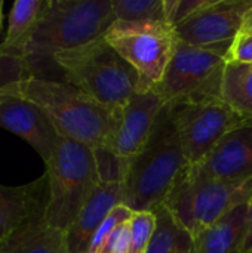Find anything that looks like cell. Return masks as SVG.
Listing matches in <instances>:
<instances>
[{
	"label": "cell",
	"mask_w": 252,
	"mask_h": 253,
	"mask_svg": "<svg viewBox=\"0 0 252 253\" xmlns=\"http://www.w3.org/2000/svg\"><path fill=\"white\" fill-rule=\"evenodd\" d=\"M114 21L111 0H48L27 39L0 56L16 59L27 77H39L45 65H55L56 53L95 42Z\"/></svg>",
	"instance_id": "6da1fadb"
},
{
	"label": "cell",
	"mask_w": 252,
	"mask_h": 253,
	"mask_svg": "<svg viewBox=\"0 0 252 253\" xmlns=\"http://www.w3.org/2000/svg\"><path fill=\"white\" fill-rule=\"evenodd\" d=\"M189 168L171 110L165 105L147 144L126 168L123 205L132 212L153 211L166 202Z\"/></svg>",
	"instance_id": "7a4b0ae2"
},
{
	"label": "cell",
	"mask_w": 252,
	"mask_h": 253,
	"mask_svg": "<svg viewBox=\"0 0 252 253\" xmlns=\"http://www.w3.org/2000/svg\"><path fill=\"white\" fill-rule=\"evenodd\" d=\"M18 93L37 105L59 136L104 151L114 127V113L73 84L46 77H24L16 82Z\"/></svg>",
	"instance_id": "3957f363"
},
{
	"label": "cell",
	"mask_w": 252,
	"mask_h": 253,
	"mask_svg": "<svg viewBox=\"0 0 252 253\" xmlns=\"http://www.w3.org/2000/svg\"><path fill=\"white\" fill-rule=\"evenodd\" d=\"M67 83L101 105L117 111L140 89L135 70L105 42L104 36L53 56Z\"/></svg>",
	"instance_id": "277c9868"
},
{
	"label": "cell",
	"mask_w": 252,
	"mask_h": 253,
	"mask_svg": "<svg viewBox=\"0 0 252 253\" xmlns=\"http://www.w3.org/2000/svg\"><path fill=\"white\" fill-rule=\"evenodd\" d=\"M45 173L49 190L45 221L67 231L101 182L97 153L80 142L59 136Z\"/></svg>",
	"instance_id": "5b68a950"
},
{
	"label": "cell",
	"mask_w": 252,
	"mask_h": 253,
	"mask_svg": "<svg viewBox=\"0 0 252 253\" xmlns=\"http://www.w3.org/2000/svg\"><path fill=\"white\" fill-rule=\"evenodd\" d=\"M251 199L252 178L214 179L189 168L163 205L193 237H198L226 213Z\"/></svg>",
	"instance_id": "8992f818"
},
{
	"label": "cell",
	"mask_w": 252,
	"mask_h": 253,
	"mask_svg": "<svg viewBox=\"0 0 252 253\" xmlns=\"http://www.w3.org/2000/svg\"><path fill=\"white\" fill-rule=\"evenodd\" d=\"M104 39L135 70L138 90L162 82L178 44L175 28L166 21H114Z\"/></svg>",
	"instance_id": "52a82bcc"
},
{
	"label": "cell",
	"mask_w": 252,
	"mask_h": 253,
	"mask_svg": "<svg viewBox=\"0 0 252 253\" xmlns=\"http://www.w3.org/2000/svg\"><path fill=\"white\" fill-rule=\"evenodd\" d=\"M232 43L201 47L178 42L163 79L156 86L165 105L221 98L223 71Z\"/></svg>",
	"instance_id": "ba28073f"
},
{
	"label": "cell",
	"mask_w": 252,
	"mask_h": 253,
	"mask_svg": "<svg viewBox=\"0 0 252 253\" xmlns=\"http://www.w3.org/2000/svg\"><path fill=\"white\" fill-rule=\"evenodd\" d=\"M166 107L171 110L190 166L202 163L229 132L250 120L230 108L223 98L186 101Z\"/></svg>",
	"instance_id": "9c48e42d"
},
{
	"label": "cell",
	"mask_w": 252,
	"mask_h": 253,
	"mask_svg": "<svg viewBox=\"0 0 252 253\" xmlns=\"http://www.w3.org/2000/svg\"><path fill=\"white\" fill-rule=\"evenodd\" d=\"M165 102L156 87L137 90L132 98L114 113V127L105 153L117 159L126 173L128 165L143 150L153 133Z\"/></svg>",
	"instance_id": "30bf717a"
},
{
	"label": "cell",
	"mask_w": 252,
	"mask_h": 253,
	"mask_svg": "<svg viewBox=\"0 0 252 253\" xmlns=\"http://www.w3.org/2000/svg\"><path fill=\"white\" fill-rule=\"evenodd\" d=\"M0 127L33 147L45 166L50 162L59 141V133L37 105L18 93L16 82L0 87Z\"/></svg>",
	"instance_id": "8fae6325"
},
{
	"label": "cell",
	"mask_w": 252,
	"mask_h": 253,
	"mask_svg": "<svg viewBox=\"0 0 252 253\" xmlns=\"http://www.w3.org/2000/svg\"><path fill=\"white\" fill-rule=\"evenodd\" d=\"M251 4L252 0H209L205 7L174 27L178 42L201 47L232 43Z\"/></svg>",
	"instance_id": "7c38bea8"
},
{
	"label": "cell",
	"mask_w": 252,
	"mask_h": 253,
	"mask_svg": "<svg viewBox=\"0 0 252 253\" xmlns=\"http://www.w3.org/2000/svg\"><path fill=\"white\" fill-rule=\"evenodd\" d=\"M190 168L214 179L252 178V119L229 132L202 163Z\"/></svg>",
	"instance_id": "4fadbf2b"
},
{
	"label": "cell",
	"mask_w": 252,
	"mask_h": 253,
	"mask_svg": "<svg viewBox=\"0 0 252 253\" xmlns=\"http://www.w3.org/2000/svg\"><path fill=\"white\" fill-rule=\"evenodd\" d=\"M48 196L46 173L24 185L0 184V242L31 219L43 216Z\"/></svg>",
	"instance_id": "5bb4252c"
},
{
	"label": "cell",
	"mask_w": 252,
	"mask_h": 253,
	"mask_svg": "<svg viewBox=\"0 0 252 253\" xmlns=\"http://www.w3.org/2000/svg\"><path fill=\"white\" fill-rule=\"evenodd\" d=\"M119 205H123V184L119 181H101L65 231L70 253L88 252L94 234Z\"/></svg>",
	"instance_id": "9a60e30c"
},
{
	"label": "cell",
	"mask_w": 252,
	"mask_h": 253,
	"mask_svg": "<svg viewBox=\"0 0 252 253\" xmlns=\"http://www.w3.org/2000/svg\"><path fill=\"white\" fill-rule=\"evenodd\" d=\"M250 228V202L226 213L195 237V253H244Z\"/></svg>",
	"instance_id": "2e32d148"
},
{
	"label": "cell",
	"mask_w": 252,
	"mask_h": 253,
	"mask_svg": "<svg viewBox=\"0 0 252 253\" xmlns=\"http://www.w3.org/2000/svg\"><path fill=\"white\" fill-rule=\"evenodd\" d=\"M0 253H70V249L67 233L49 225L43 215L1 240Z\"/></svg>",
	"instance_id": "e0dca14e"
},
{
	"label": "cell",
	"mask_w": 252,
	"mask_h": 253,
	"mask_svg": "<svg viewBox=\"0 0 252 253\" xmlns=\"http://www.w3.org/2000/svg\"><path fill=\"white\" fill-rule=\"evenodd\" d=\"M156 227L147 253H195V237L165 206L153 209Z\"/></svg>",
	"instance_id": "ac0fdd59"
},
{
	"label": "cell",
	"mask_w": 252,
	"mask_h": 253,
	"mask_svg": "<svg viewBox=\"0 0 252 253\" xmlns=\"http://www.w3.org/2000/svg\"><path fill=\"white\" fill-rule=\"evenodd\" d=\"M221 98L236 113L252 119V64L226 62Z\"/></svg>",
	"instance_id": "d6986e66"
},
{
	"label": "cell",
	"mask_w": 252,
	"mask_h": 253,
	"mask_svg": "<svg viewBox=\"0 0 252 253\" xmlns=\"http://www.w3.org/2000/svg\"><path fill=\"white\" fill-rule=\"evenodd\" d=\"M46 3L48 0H15L9 12L4 40L0 43V55H7L27 39Z\"/></svg>",
	"instance_id": "ffe728a7"
},
{
	"label": "cell",
	"mask_w": 252,
	"mask_h": 253,
	"mask_svg": "<svg viewBox=\"0 0 252 253\" xmlns=\"http://www.w3.org/2000/svg\"><path fill=\"white\" fill-rule=\"evenodd\" d=\"M116 21H166L165 0H111Z\"/></svg>",
	"instance_id": "44dd1931"
},
{
	"label": "cell",
	"mask_w": 252,
	"mask_h": 253,
	"mask_svg": "<svg viewBox=\"0 0 252 253\" xmlns=\"http://www.w3.org/2000/svg\"><path fill=\"white\" fill-rule=\"evenodd\" d=\"M154 227H156V216L153 211L134 212L131 219L129 253H147Z\"/></svg>",
	"instance_id": "7402d4cb"
},
{
	"label": "cell",
	"mask_w": 252,
	"mask_h": 253,
	"mask_svg": "<svg viewBox=\"0 0 252 253\" xmlns=\"http://www.w3.org/2000/svg\"><path fill=\"white\" fill-rule=\"evenodd\" d=\"M134 212L131 209H128L125 205H119L116 206L110 215L105 218V221L100 225V228L97 230V233L94 234L91 243H89V248H88V252L86 253H102L104 252V248L110 239V236L113 234V231L123 222L126 221H131Z\"/></svg>",
	"instance_id": "603a6c76"
},
{
	"label": "cell",
	"mask_w": 252,
	"mask_h": 253,
	"mask_svg": "<svg viewBox=\"0 0 252 253\" xmlns=\"http://www.w3.org/2000/svg\"><path fill=\"white\" fill-rule=\"evenodd\" d=\"M129 249H131V221H126L113 231L102 253H129Z\"/></svg>",
	"instance_id": "cb8c5ba5"
},
{
	"label": "cell",
	"mask_w": 252,
	"mask_h": 253,
	"mask_svg": "<svg viewBox=\"0 0 252 253\" xmlns=\"http://www.w3.org/2000/svg\"><path fill=\"white\" fill-rule=\"evenodd\" d=\"M227 62H245L252 64V34H238L227 52Z\"/></svg>",
	"instance_id": "d4e9b609"
},
{
	"label": "cell",
	"mask_w": 252,
	"mask_h": 253,
	"mask_svg": "<svg viewBox=\"0 0 252 253\" xmlns=\"http://www.w3.org/2000/svg\"><path fill=\"white\" fill-rule=\"evenodd\" d=\"M239 34L241 36L252 34V4L251 7L245 12V15H244V21H242V27H241Z\"/></svg>",
	"instance_id": "484cf974"
},
{
	"label": "cell",
	"mask_w": 252,
	"mask_h": 253,
	"mask_svg": "<svg viewBox=\"0 0 252 253\" xmlns=\"http://www.w3.org/2000/svg\"><path fill=\"white\" fill-rule=\"evenodd\" d=\"M252 251V199L250 202V228H248V236H247V242H245V248L244 253H251Z\"/></svg>",
	"instance_id": "4316f807"
},
{
	"label": "cell",
	"mask_w": 252,
	"mask_h": 253,
	"mask_svg": "<svg viewBox=\"0 0 252 253\" xmlns=\"http://www.w3.org/2000/svg\"><path fill=\"white\" fill-rule=\"evenodd\" d=\"M1 21H3V0H0V27H1Z\"/></svg>",
	"instance_id": "83f0119b"
},
{
	"label": "cell",
	"mask_w": 252,
	"mask_h": 253,
	"mask_svg": "<svg viewBox=\"0 0 252 253\" xmlns=\"http://www.w3.org/2000/svg\"><path fill=\"white\" fill-rule=\"evenodd\" d=\"M251 253H252V251H251Z\"/></svg>",
	"instance_id": "f1b7e54d"
}]
</instances>
